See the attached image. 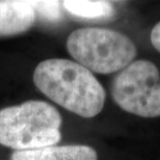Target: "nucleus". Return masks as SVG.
Listing matches in <instances>:
<instances>
[{
	"label": "nucleus",
	"instance_id": "f257e3e1",
	"mask_svg": "<svg viewBox=\"0 0 160 160\" xmlns=\"http://www.w3.org/2000/svg\"><path fill=\"white\" fill-rule=\"evenodd\" d=\"M33 82L51 101L82 118H94L104 107L103 86L78 62L62 58L44 60L34 70Z\"/></svg>",
	"mask_w": 160,
	"mask_h": 160
},
{
	"label": "nucleus",
	"instance_id": "f03ea898",
	"mask_svg": "<svg viewBox=\"0 0 160 160\" xmlns=\"http://www.w3.org/2000/svg\"><path fill=\"white\" fill-rule=\"evenodd\" d=\"M62 117L43 101H27L0 110V145L16 151L52 147L60 140Z\"/></svg>",
	"mask_w": 160,
	"mask_h": 160
},
{
	"label": "nucleus",
	"instance_id": "7ed1b4c3",
	"mask_svg": "<svg viewBox=\"0 0 160 160\" xmlns=\"http://www.w3.org/2000/svg\"><path fill=\"white\" fill-rule=\"evenodd\" d=\"M67 49L79 65L100 74L121 71L136 56V47L129 38L107 28L74 30L67 40Z\"/></svg>",
	"mask_w": 160,
	"mask_h": 160
},
{
	"label": "nucleus",
	"instance_id": "20e7f679",
	"mask_svg": "<svg viewBox=\"0 0 160 160\" xmlns=\"http://www.w3.org/2000/svg\"><path fill=\"white\" fill-rule=\"evenodd\" d=\"M111 95L126 112L142 118L160 117V73L154 63L135 60L112 82Z\"/></svg>",
	"mask_w": 160,
	"mask_h": 160
},
{
	"label": "nucleus",
	"instance_id": "39448f33",
	"mask_svg": "<svg viewBox=\"0 0 160 160\" xmlns=\"http://www.w3.org/2000/svg\"><path fill=\"white\" fill-rule=\"evenodd\" d=\"M36 12L30 1H0V37L15 36L28 30Z\"/></svg>",
	"mask_w": 160,
	"mask_h": 160
},
{
	"label": "nucleus",
	"instance_id": "423d86ee",
	"mask_svg": "<svg viewBox=\"0 0 160 160\" xmlns=\"http://www.w3.org/2000/svg\"><path fill=\"white\" fill-rule=\"evenodd\" d=\"M12 160H98V155L88 146H52L29 151H16L12 155Z\"/></svg>",
	"mask_w": 160,
	"mask_h": 160
},
{
	"label": "nucleus",
	"instance_id": "0eeeda50",
	"mask_svg": "<svg viewBox=\"0 0 160 160\" xmlns=\"http://www.w3.org/2000/svg\"><path fill=\"white\" fill-rule=\"evenodd\" d=\"M63 8L70 14L80 18L96 19L108 18L114 14L112 4L108 1H88V0H68L62 2Z\"/></svg>",
	"mask_w": 160,
	"mask_h": 160
},
{
	"label": "nucleus",
	"instance_id": "6e6552de",
	"mask_svg": "<svg viewBox=\"0 0 160 160\" xmlns=\"http://www.w3.org/2000/svg\"><path fill=\"white\" fill-rule=\"evenodd\" d=\"M34 9L45 20L50 22H57L62 19L60 2L58 1H30Z\"/></svg>",
	"mask_w": 160,
	"mask_h": 160
},
{
	"label": "nucleus",
	"instance_id": "1a4fd4ad",
	"mask_svg": "<svg viewBox=\"0 0 160 160\" xmlns=\"http://www.w3.org/2000/svg\"><path fill=\"white\" fill-rule=\"evenodd\" d=\"M151 43L155 49L160 52V21L151 31Z\"/></svg>",
	"mask_w": 160,
	"mask_h": 160
}]
</instances>
